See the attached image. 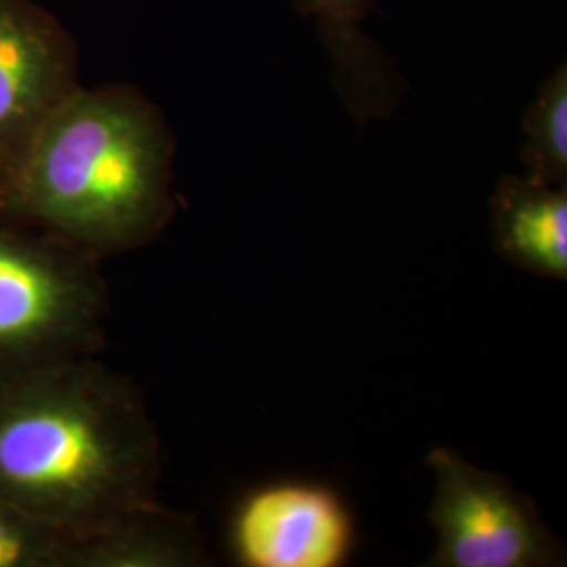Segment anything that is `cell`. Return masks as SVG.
Wrapping results in <instances>:
<instances>
[{"label":"cell","mask_w":567,"mask_h":567,"mask_svg":"<svg viewBox=\"0 0 567 567\" xmlns=\"http://www.w3.org/2000/svg\"><path fill=\"white\" fill-rule=\"evenodd\" d=\"M313 21L334 89L358 126L386 121L404 100V79L385 51L365 34L374 0H297Z\"/></svg>","instance_id":"52a82bcc"},{"label":"cell","mask_w":567,"mask_h":567,"mask_svg":"<svg viewBox=\"0 0 567 567\" xmlns=\"http://www.w3.org/2000/svg\"><path fill=\"white\" fill-rule=\"evenodd\" d=\"M175 135L128 84L81 86L0 187V215L100 261L154 243L177 213Z\"/></svg>","instance_id":"7a4b0ae2"},{"label":"cell","mask_w":567,"mask_h":567,"mask_svg":"<svg viewBox=\"0 0 567 567\" xmlns=\"http://www.w3.org/2000/svg\"><path fill=\"white\" fill-rule=\"evenodd\" d=\"M522 163L526 175L567 185V68L561 63L536 89L524 114Z\"/></svg>","instance_id":"30bf717a"},{"label":"cell","mask_w":567,"mask_h":567,"mask_svg":"<svg viewBox=\"0 0 567 567\" xmlns=\"http://www.w3.org/2000/svg\"><path fill=\"white\" fill-rule=\"evenodd\" d=\"M210 557L192 515L158 501L131 508L102 529L74 538L65 567H200Z\"/></svg>","instance_id":"9c48e42d"},{"label":"cell","mask_w":567,"mask_h":567,"mask_svg":"<svg viewBox=\"0 0 567 567\" xmlns=\"http://www.w3.org/2000/svg\"><path fill=\"white\" fill-rule=\"evenodd\" d=\"M74 536L7 501H0V567H65Z\"/></svg>","instance_id":"8fae6325"},{"label":"cell","mask_w":567,"mask_h":567,"mask_svg":"<svg viewBox=\"0 0 567 567\" xmlns=\"http://www.w3.org/2000/svg\"><path fill=\"white\" fill-rule=\"evenodd\" d=\"M227 545L243 567H341L355 547V522L334 489L276 482L240 498Z\"/></svg>","instance_id":"8992f818"},{"label":"cell","mask_w":567,"mask_h":567,"mask_svg":"<svg viewBox=\"0 0 567 567\" xmlns=\"http://www.w3.org/2000/svg\"><path fill=\"white\" fill-rule=\"evenodd\" d=\"M496 250L527 274L567 280V185L505 175L489 198Z\"/></svg>","instance_id":"ba28073f"},{"label":"cell","mask_w":567,"mask_h":567,"mask_svg":"<svg viewBox=\"0 0 567 567\" xmlns=\"http://www.w3.org/2000/svg\"><path fill=\"white\" fill-rule=\"evenodd\" d=\"M79 44L37 0H0V187L79 89Z\"/></svg>","instance_id":"5b68a950"},{"label":"cell","mask_w":567,"mask_h":567,"mask_svg":"<svg viewBox=\"0 0 567 567\" xmlns=\"http://www.w3.org/2000/svg\"><path fill=\"white\" fill-rule=\"evenodd\" d=\"M107 313L97 257L0 215V386L97 358Z\"/></svg>","instance_id":"3957f363"},{"label":"cell","mask_w":567,"mask_h":567,"mask_svg":"<svg viewBox=\"0 0 567 567\" xmlns=\"http://www.w3.org/2000/svg\"><path fill=\"white\" fill-rule=\"evenodd\" d=\"M433 475L429 524L435 548L426 567H550L566 564L561 540L534 501L505 477L450 447L426 454Z\"/></svg>","instance_id":"277c9868"},{"label":"cell","mask_w":567,"mask_h":567,"mask_svg":"<svg viewBox=\"0 0 567 567\" xmlns=\"http://www.w3.org/2000/svg\"><path fill=\"white\" fill-rule=\"evenodd\" d=\"M161 475L142 389L97 358L0 386V501L82 538L158 501Z\"/></svg>","instance_id":"6da1fadb"}]
</instances>
